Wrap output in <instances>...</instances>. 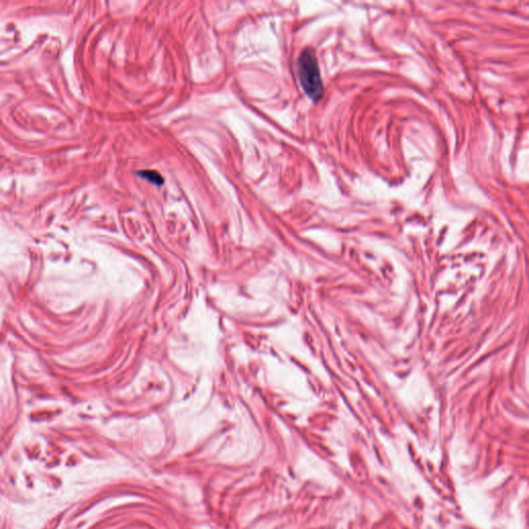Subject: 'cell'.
<instances>
[{"mask_svg":"<svg viewBox=\"0 0 529 529\" xmlns=\"http://www.w3.org/2000/svg\"><path fill=\"white\" fill-rule=\"evenodd\" d=\"M298 76L306 95L312 101H319L324 93L321 72L314 52L305 49L298 59Z\"/></svg>","mask_w":529,"mask_h":529,"instance_id":"obj_1","label":"cell"},{"mask_svg":"<svg viewBox=\"0 0 529 529\" xmlns=\"http://www.w3.org/2000/svg\"><path fill=\"white\" fill-rule=\"evenodd\" d=\"M138 175L155 185H161L163 183V178L155 171H142L139 172Z\"/></svg>","mask_w":529,"mask_h":529,"instance_id":"obj_2","label":"cell"}]
</instances>
